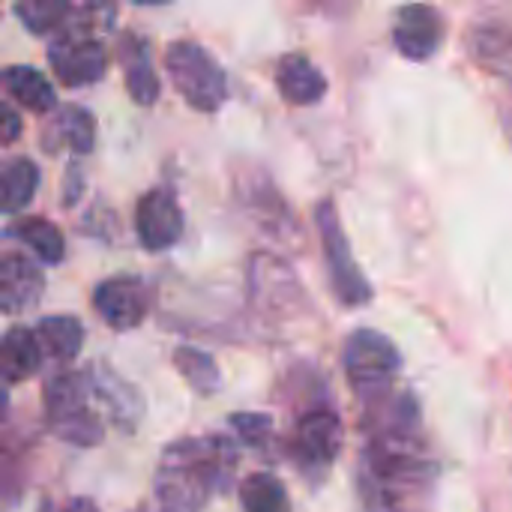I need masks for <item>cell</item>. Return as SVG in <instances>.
<instances>
[{
  "label": "cell",
  "instance_id": "obj_1",
  "mask_svg": "<svg viewBox=\"0 0 512 512\" xmlns=\"http://www.w3.org/2000/svg\"><path fill=\"white\" fill-rule=\"evenodd\" d=\"M234 465L225 441H177L156 468V498L165 512H201Z\"/></svg>",
  "mask_w": 512,
  "mask_h": 512
},
{
  "label": "cell",
  "instance_id": "obj_2",
  "mask_svg": "<svg viewBox=\"0 0 512 512\" xmlns=\"http://www.w3.org/2000/svg\"><path fill=\"white\" fill-rule=\"evenodd\" d=\"M93 384L87 375L60 372L45 384V414L57 438L75 447H96L102 441V420L90 408Z\"/></svg>",
  "mask_w": 512,
  "mask_h": 512
},
{
  "label": "cell",
  "instance_id": "obj_3",
  "mask_svg": "<svg viewBox=\"0 0 512 512\" xmlns=\"http://www.w3.org/2000/svg\"><path fill=\"white\" fill-rule=\"evenodd\" d=\"M165 66H168V78L174 90L195 111L213 114L228 99V78L222 66L198 42H189V39L171 42L165 51Z\"/></svg>",
  "mask_w": 512,
  "mask_h": 512
},
{
  "label": "cell",
  "instance_id": "obj_4",
  "mask_svg": "<svg viewBox=\"0 0 512 512\" xmlns=\"http://www.w3.org/2000/svg\"><path fill=\"white\" fill-rule=\"evenodd\" d=\"M402 357L378 330H357L345 342V375L360 399H381L399 375Z\"/></svg>",
  "mask_w": 512,
  "mask_h": 512
},
{
  "label": "cell",
  "instance_id": "obj_5",
  "mask_svg": "<svg viewBox=\"0 0 512 512\" xmlns=\"http://www.w3.org/2000/svg\"><path fill=\"white\" fill-rule=\"evenodd\" d=\"M315 222L321 231V246H324V261L330 273V285L336 297L345 306H363L372 300V285L366 282L360 264L354 261L351 243L345 237V228L339 222V210L333 201H321L315 210Z\"/></svg>",
  "mask_w": 512,
  "mask_h": 512
},
{
  "label": "cell",
  "instance_id": "obj_6",
  "mask_svg": "<svg viewBox=\"0 0 512 512\" xmlns=\"http://www.w3.org/2000/svg\"><path fill=\"white\" fill-rule=\"evenodd\" d=\"M444 33V15L426 0H411L393 15V45L408 60L435 57L444 45Z\"/></svg>",
  "mask_w": 512,
  "mask_h": 512
},
{
  "label": "cell",
  "instance_id": "obj_7",
  "mask_svg": "<svg viewBox=\"0 0 512 512\" xmlns=\"http://www.w3.org/2000/svg\"><path fill=\"white\" fill-rule=\"evenodd\" d=\"M48 63L66 87H87L105 75L108 57H105V48L93 36L66 33L51 42Z\"/></svg>",
  "mask_w": 512,
  "mask_h": 512
},
{
  "label": "cell",
  "instance_id": "obj_8",
  "mask_svg": "<svg viewBox=\"0 0 512 512\" xmlns=\"http://www.w3.org/2000/svg\"><path fill=\"white\" fill-rule=\"evenodd\" d=\"M93 309L111 330H135L150 309L147 285L135 276H114L96 285Z\"/></svg>",
  "mask_w": 512,
  "mask_h": 512
},
{
  "label": "cell",
  "instance_id": "obj_9",
  "mask_svg": "<svg viewBox=\"0 0 512 512\" xmlns=\"http://www.w3.org/2000/svg\"><path fill=\"white\" fill-rule=\"evenodd\" d=\"M135 231L144 249L162 252L183 237V210L171 189H153L138 201Z\"/></svg>",
  "mask_w": 512,
  "mask_h": 512
},
{
  "label": "cell",
  "instance_id": "obj_10",
  "mask_svg": "<svg viewBox=\"0 0 512 512\" xmlns=\"http://www.w3.org/2000/svg\"><path fill=\"white\" fill-rule=\"evenodd\" d=\"M342 438V420L333 411H309L297 426V456L309 468H327L339 456Z\"/></svg>",
  "mask_w": 512,
  "mask_h": 512
},
{
  "label": "cell",
  "instance_id": "obj_11",
  "mask_svg": "<svg viewBox=\"0 0 512 512\" xmlns=\"http://www.w3.org/2000/svg\"><path fill=\"white\" fill-rule=\"evenodd\" d=\"M237 198L246 204V210L261 222L264 231L276 234V237H285L288 231L294 234V219H291V210L285 207L279 189L270 183L267 174H243L237 177Z\"/></svg>",
  "mask_w": 512,
  "mask_h": 512
},
{
  "label": "cell",
  "instance_id": "obj_12",
  "mask_svg": "<svg viewBox=\"0 0 512 512\" xmlns=\"http://www.w3.org/2000/svg\"><path fill=\"white\" fill-rule=\"evenodd\" d=\"M45 291V279L39 267L21 255L0 258V312L21 315L39 303Z\"/></svg>",
  "mask_w": 512,
  "mask_h": 512
},
{
  "label": "cell",
  "instance_id": "obj_13",
  "mask_svg": "<svg viewBox=\"0 0 512 512\" xmlns=\"http://www.w3.org/2000/svg\"><path fill=\"white\" fill-rule=\"evenodd\" d=\"M276 87L291 105H318L327 93L324 72L306 54H285L276 66Z\"/></svg>",
  "mask_w": 512,
  "mask_h": 512
},
{
  "label": "cell",
  "instance_id": "obj_14",
  "mask_svg": "<svg viewBox=\"0 0 512 512\" xmlns=\"http://www.w3.org/2000/svg\"><path fill=\"white\" fill-rule=\"evenodd\" d=\"M42 360L45 357H42V348H39L33 330L12 327L0 336V378L6 384L33 378L39 372Z\"/></svg>",
  "mask_w": 512,
  "mask_h": 512
},
{
  "label": "cell",
  "instance_id": "obj_15",
  "mask_svg": "<svg viewBox=\"0 0 512 512\" xmlns=\"http://www.w3.org/2000/svg\"><path fill=\"white\" fill-rule=\"evenodd\" d=\"M471 57L489 75L512 87V30L501 24H483L471 33Z\"/></svg>",
  "mask_w": 512,
  "mask_h": 512
},
{
  "label": "cell",
  "instance_id": "obj_16",
  "mask_svg": "<svg viewBox=\"0 0 512 512\" xmlns=\"http://www.w3.org/2000/svg\"><path fill=\"white\" fill-rule=\"evenodd\" d=\"M249 285H252V297L264 306H276L285 303L297 294V282L294 273L273 255H255L249 264Z\"/></svg>",
  "mask_w": 512,
  "mask_h": 512
},
{
  "label": "cell",
  "instance_id": "obj_17",
  "mask_svg": "<svg viewBox=\"0 0 512 512\" xmlns=\"http://www.w3.org/2000/svg\"><path fill=\"white\" fill-rule=\"evenodd\" d=\"M120 63H123V72H126L129 96L138 105H153L159 99V78H156V72L150 66L147 45L138 42L135 36H126L123 48H120Z\"/></svg>",
  "mask_w": 512,
  "mask_h": 512
},
{
  "label": "cell",
  "instance_id": "obj_18",
  "mask_svg": "<svg viewBox=\"0 0 512 512\" xmlns=\"http://www.w3.org/2000/svg\"><path fill=\"white\" fill-rule=\"evenodd\" d=\"M36 342L42 348V357H51L57 363L72 360L84 345V327L72 315H51L36 324Z\"/></svg>",
  "mask_w": 512,
  "mask_h": 512
},
{
  "label": "cell",
  "instance_id": "obj_19",
  "mask_svg": "<svg viewBox=\"0 0 512 512\" xmlns=\"http://www.w3.org/2000/svg\"><path fill=\"white\" fill-rule=\"evenodd\" d=\"M39 186V168L30 159H12L0 168V216L21 213Z\"/></svg>",
  "mask_w": 512,
  "mask_h": 512
},
{
  "label": "cell",
  "instance_id": "obj_20",
  "mask_svg": "<svg viewBox=\"0 0 512 512\" xmlns=\"http://www.w3.org/2000/svg\"><path fill=\"white\" fill-rule=\"evenodd\" d=\"M3 84L15 96V102H21L24 108L36 111V114H45L54 108V87L33 66H9L3 72Z\"/></svg>",
  "mask_w": 512,
  "mask_h": 512
},
{
  "label": "cell",
  "instance_id": "obj_21",
  "mask_svg": "<svg viewBox=\"0 0 512 512\" xmlns=\"http://www.w3.org/2000/svg\"><path fill=\"white\" fill-rule=\"evenodd\" d=\"M174 369L180 372V378L201 396H210L222 387V375H219V366L210 354L198 351V348H177L174 351Z\"/></svg>",
  "mask_w": 512,
  "mask_h": 512
},
{
  "label": "cell",
  "instance_id": "obj_22",
  "mask_svg": "<svg viewBox=\"0 0 512 512\" xmlns=\"http://www.w3.org/2000/svg\"><path fill=\"white\" fill-rule=\"evenodd\" d=\"M54 132H57V141L63 147H69L72 153L84 156L93 150L96 144V120L90 111L78 108V105H66L57 111L54 117Z\"/></svg>",
  "mask_w": 512,
  "mask_h": 512
},
{
  "label": "cell",
  "instance_id": "obj_23",
  "mask_svg": "<svg viewBox=\"0 0 512 512\" xmlns=\"http://www.w3.org/2000/svg\"><path fill=\"white\" fill-rule=\"evenodd\" d=\"M243 512H291L285 486L273 474H252L240 483Z\"/></svg>",
  "mask_w": 512,
  "mask_h": 512
},
{
  "label": "cell",
  "instance_id": "obj_24",
  "mask_svg": "<svg viewBox=\"0 0 512 512\" xmlns=\"http://www.w3.org/2000/svg\"><path fill=\"white\" fill-rule=\"evenodd\" d=\"M12 234L21 237V243H27V246L39 255V261H45V264H60L63 255H66L63 234H60V228H57L54 222H48V219H24V222L15 225Z\"/></svg>",
  "mask_w": 512,
  "mask_h": 512
},
{
  "label": "cell",
  "instance_id": "obj_25",
  "mask_svg": "<svg viewBox=\"0 0 512 512\" xmlns=\"http://www.w3.org/2000/svg\"><path fill=\"white\" fill-rule=\"evenodd\" d=\"M15 15L30 33L42 36L66 21L69 0H15Z\"/></svg>",
  "mask_w": 512,
  "mask_h": 512
},
{
  "label": "cell",
  "instance_id": "obj_26",
  "mask_svg": "<svg viewBox=\"0 0 512 512\" xmlns=\"http://www.w3.org/2000/svg\"><path fill=\"white\" fill-rule=\"evenodd\" d=\"M69 15L78 18V27L87 36V30H93L96 24L108 27V21H111V0H69Z\"/></svg>",
  "mask_w": 512,
  "mask_h": 512
},
{
  "label": "cell",
  "instance_id": "obj_27",
  "mask_svg": "<svg viewBox=\"0 0 512 512\" xmlns=\"http://www.w3.org/2000/svg\"><path fill=\"white\" fill-rule=\"evenodd\" d=\"M231 429L237 432V438H240L243 444L261 447V444L270 438L273 423H270V417H264V414H234V417H231Z\"/></svg>",
  "mask_w": 512,
  "mask_h": 512
},
{
  "label": "cell",
  "instance_id": "obj_28",
  "mask_svg": "<svg viewBox=\"0 0 512 512\" xmlns=\"http://www.w3.org/2000/svg\"><path fill=\"white\" fill-rule=\"evenodd\" d=\"M312 12L324 15V18H333V21H342V18H351L354 9L360 6V0H303Z\"/></svg>",
  "mask_w": 512,
  "mask_h": 512
},
{
  "label": "cell",
  "instance_id": "obj_29",
  "mask_svg": "<svg viewBox=\"0 0 512 512\" xmlns=\"http://www.w3.org/2000/svg\"><path fill=\"white\" fill-rule=\"evenodd\" d=\"M18 135H21V117L9 105L0 102V147L18 141Z\"/></svg>",
  "mask_w": 512,
  "mask_h": 512
},
{
  "label": "cell",
  "instance_id": "obj_30",
  "mask_svg": "<svg viewBox=\"0 0 512 512\" xmlns=\"http://www.w3.org/2000/svg\"><path fill=\"white\" fill-rule=\"evenodd\" d=\"M42 512H99V507L90 501V498H72L66 501L63 507H54V504H45Z\"/></svg>",
  "mask_w": 512,
  "mask_h": 512
},
{
  "label": "cell",
  "instance_id": "obj_31",
  "mask_svg": "<svg viewBox=\"0 0 512 512\" xmlns=\"http://www.w3.org/2000/svg\"><path fill=\"white\" fill-rule=\"evenodd\" d=\"M6 408H9V396H6V381L0 378V423L6 417Z\"/></svg>",
  "mask_w": 512,
  "mask_h": 512
},
{
  "label": "cell",
  "instance_id": "obj_32",
  "mask_svg": "<svg viewBox=\"0 0 512 512\" xmlns=\"http://www.w3.org/2000/svg\"><path fill=\"white\" fill-rule=\"evenodd\" d=\"M132 3H138V6H165L171 0H132Z\"/></svg>",
  "mask_w": 512,
  "mask_h": 512
}]
</instances>
